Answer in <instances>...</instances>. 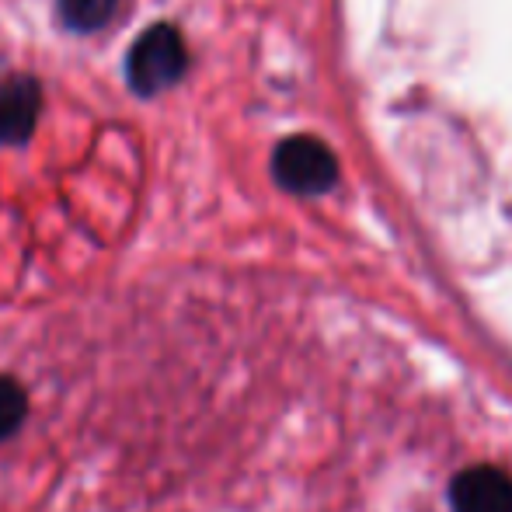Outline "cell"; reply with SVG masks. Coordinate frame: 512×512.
<instances>
[{
  "label": "cell",
  "instance_id": "6da1fadb",
  "mask_svg": "<svg viewBox=\"0 0 512 512\" xmlns=\"http://www.w3.org/2000/svg\"><path fill=\"white\" fill-rule=\"evenodd\" d=\"M189 70V49L175 25H150L126 53V84L140 98L175 88Z\"/></svg>",
  "mask_w": 512,
  "mask_h": 512
},
{
  "label": "cell",
  "instance_id": "7a4b0ae2",
  "mask_svg": "<svg viewBox=\"0 0 512 512\" xmlns=\"http://www.w3.org/2000/svg\"><path fill=\"white\" fill-rule=\"evenodd\" d=\"M272 175L293 196H321L335 189L338 161L317 136H290L272 154Z\"/></svg>",
  "mask_w": 512,
  "mask_h": 512
},
{
  "label": "cell",
  "instance_id": "3957f363",
  "mask_svg": "<svg viewBox=\"0 0 512 512\" xmlns=\"http://www.w3.org/2000/svg\"><path fill=\"white\" fill-rule=\"evenodd\" d=\"M42 112V84L32 74L0 81V147L28 143Z\"/></svg>",
  "mask_w": 512,
  "mask_h": 512
},
{
  "label": "cell",
  "instance_id": "277c9868",
  "mask_svg": "<svg viewBox=\"0 0 512 512\" xmlns=\"http://www.w3.org/2000/svg\"><path fill=\"white\" fill-rule=\"evenodd\" d=\"M453 512H512V478L499 467H467L450 488Z\"/></svg>",
  "mask_w": 512,
  "mask_h": 512
},
{
  "label": "cell",
  "instance_id": "5b68a950",
  "mask_svg": "<svg viewBox=\"0 0 512 512\" xmlns=\"http://www.w3.org/2000/svg\"><path fill=\"white\" fill-rule=\"evenodd\" d=\"M119 7V0H56L60 21L77 35H91L102 25H108Z\"/></svg>",
  "mask_w": 512,
  "mask_h": 512
},
{
  "label": "cell",
  "instance_id": "8992f818",
  "mask_svg": "<svg viewBox=\"0 0 512 512\" xmlns=\"http://www.w3.org/2000/svg\"><path fill=\"white\" fill-rule=\"evenodd\" d=\"M21 418H25V391L18 380L0 373V439L11 436L21 425Z\"/></svg>",
  "mask_w": 512,
  "mask_h": 512
}]
</instances>
